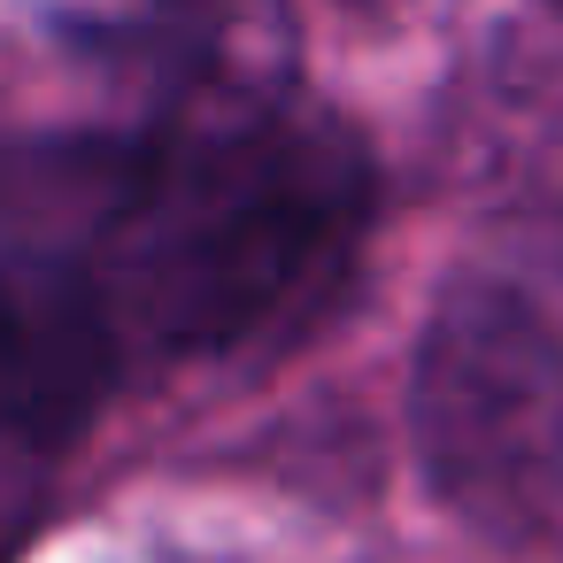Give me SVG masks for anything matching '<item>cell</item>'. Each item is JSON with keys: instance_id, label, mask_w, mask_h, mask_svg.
<instances>
[{"instance_id": "6da1fadb", "label": "cell", "mask_w": 563, "mask_h": 563, "mask_svg": "<svg viewBox=\"0 0 563 563\" xmlns=\"http://www.w3.org/2000/svg\"><path fill=\"white\" fill-rule=\"evenodd\" d=\"M371 209L363 140L224 9L170 109L117 155L78 247L140 363H209L301 324L347 278Z\"/></svg>"}, {"instance_id": "7a4b0ae2", "label": "cell", "mask_w": 563, "mask_h": 563, "mask_svg": "<svg viewBox=\"0 0 563 563\" xmlns=\"http://www.w3.org/2000/svg\"><path fill=\"white\" fill-rule=\"evenodd\" d=\"M409 432L432 494L478 532L563 517V324L517 278H455L409 363Z\"/></svg>"}, {"instance_id": "3957f363", "label": "cell", "mask_w": 563, "mask_h": 563, "mask_svg": "<svg viewBox=\"0 0 563 563\" xmlns=\"http://www.w3.org/2000/svg\"><path fill=\"white\" fill-rule=\"evenodd\" d=\"M132 371L140 355L86 247H0V448L55 455L86 440Z\"/></svg>"}, {"instance_id": "277c9868", "label": "cell", "mask_w": 563, "mask_h": 563, "mask_svg": "<svg viewBox=\"0 0 563 563\" xmlns=\"http://www.w3.org/2000/svg\"><path fill=\"white\" fill-rule=\"evenodd\" d=\"M555 9H563V0H555Z\"/></svg>"}]
</instances>
